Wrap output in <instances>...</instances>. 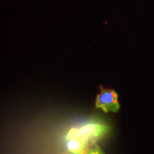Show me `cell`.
<instances>
[{
  "mask_svg": "<svg viewBox=\"0 0 154 154\" xmlns=\"http://www.w3.org/2000/svg\"><path fill=\"white\" fill-rule=\"evenodd\" d=\"M109 131V127L99 121H88L79 127L72 128L66 136H80L88 141V143H94L106 136Z\"/></svg>",
  "mask_w": 154,
  "mask_h": 154,
  "instance_id": "cell-1",
  "label": "cell"
},
{
  "mask_svg": "<svg viewBox=\"0 0 154 154\" xmlns=\"http://www.w3.org/2000/svg\"><path fill=\"white\" fill-rule=\"evenodd\" d=\"M66 147L72 154H84L88 147V141L80 136H66Z\"/></svg>",
  "mask_w": 154,
  "mask_h": 154,
  "instance_id": "cell-3",
  "label": "cell"
},
{
  "mask_svg": "<svg viewBox=\"0 0 154 154\" xmlns=\"http://www.w3.org/2000/svg\"><path fill=\"white\" fill-rule=\"evenodd\" d=\"M84 154H104L103 152L101 151L98 146L94 145L89 149H86V151L84 152Z\"/></svg>",
  "mask_w": 154,
  "mask_h": 154,
  "instance_id": "cell-4",
  "label": "cell"
},
{
  "mask_svg": "<svg viewBox=\"0 0 154 154\" xmlns=\"http://www.w3.org/2000/svg\"><path fill=\"white\" fill-rule=\"evenodd\" d=\"M101 92L98 94L96 101V107L101 109L104 112H117L120 109L118 100V94L114 90L105 89L100 87Z\"/></svg>",
  "mask_w": 154,
  "mask_h": 154,
  "instance_id": "cell-2",
  "label": "cell"
}]
</instances>
